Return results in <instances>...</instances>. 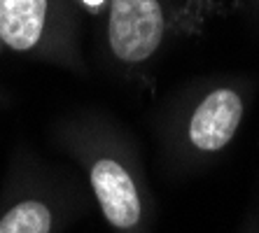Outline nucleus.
Listing matches in <instances>:
<instances>
[{"instance_id": "nucleus-1", "label": "nucleus", "mask_w": 259, "mask_h": 233, "mask_svg": "<svg viewBox=\"0 0 259 233\" xmlns=\"http://www.w3.org/2000/svg\"><path fill=\"white\" fill-rule=\"evenodd\" d=\"M163 10L159 0H112L108 40L124 63H143L163 40Z\"/></svg>"}, {"instance_id": "nucleus-2", "label": "nucleus", "mask_w": 259, "mask_h": 233, "mask_svg": "<svg viewBox=\"0 0 259 233\" xmlns=\"http://www.w3.org/2000/svg\"><path fill=\"white\" fill-rule=\"evenodd\" d=\"M243 117V101L234 89H217L201 101L189 121V140L203 152L229 145Z\"/></svg>"}, {"instance_id": "nucleus-3", "label": "nucleus", "mask_w": 259, "mask_h": 233, "mask_svg": "<svg viewBox=\"0 0 259 233\" xmlns=\"http://www.w3.org/2000/svg\"><path fill=\"white\" fill-rule=\"evenodd\" d=\"M91 184L108 221L117 228H131L140 219V201L131 175L115 161H98L91 170Z\"/></svg>"}, {"instance_id": "nucleus-4", "label": "nucleus", "mask_w": 259, "mask_h": 233, "mask_svg": "<svg viewBox=\"0 0 259 233\" xmlns=\"http://www.w3.org/2000/svg\"><path fill=\"white\" fill-rule=\"evenodd\" d=\"M47 19V0H0V37L14 52L37 44Z\"/></svg>"}, {"instance_id": "nucleus-5", "label": "nucleus", "mask_w": 259, "mask_h": 233, "mask_svg": "<svg viewBox=\"0 0 259 233\" xmlns=\"http://www.w3.org/2000/svg\"><path fill=\"white\" fill-rule=\"evenodd\" d=\"M49 226L52 215L37 201L17 205L0 219V233H49Z\"/></svg>"}, {"instance_id": "nucleus-6", "label": "nucleus", "mask_w": 259, "mask_h": 233, "mask_svg": "<svg viewBox=\"0 0 259 233\" xmlns=\"http://www.w3.org/2000/svg\"><path fill=\"white\" fill-rule=\"evenodd\" d=\"M84 3H87V5H101L103 0H84Z\"/></svg>"}]
</instances>
